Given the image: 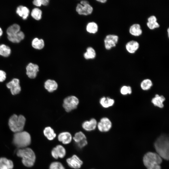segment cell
Segmentation results:
<instances>
[{
  "label": "cell",
  "instance_id": "cell-26",
  "mask_svg": "<svg viewBox=\"0 0 169 169\" xmlns=\"http://www.w3.org/2000/svg\"><path fill=\"white\" fill-rule=\"evenodd\" d=\"M96 55L95 49L91 47L87 48L86 52L84 54V56L86 59H94Z\"/></svg>",
  "mask_w": 169,
  "mask_h": 169
},
{
  "label": "cell",
  "instance_id": "cell-31",
  "mask_svg": "<svg viewBox=\"0 0 169 169\" xmlns=\"http://www.w3.org/2000/svg\"><path fill=\"white\" fill-rule=\"evenodd\" d=\"M11 53V49L4 44L0 45V55L5 57L8 56Z\"/></svg>",
  "mask_w": 169,
  "mask_h": 169
},
{
  "label": "cell",
  "instance_id": "cell-21",
  "mask_svg": "<svg viewBox=\"0 0 169 169\" xmlns=\"http://www.w3.org/2000/svg\"><path fill=\"white\" fill-rule=\"evenodd\" d=\"M99 102L101 106L104 108H108L112 106L114 104L113 99L108 97H103L100 100Z\"/></svg>",
  "mask_w": 169,
  "mask_h": 169
},
{
  "label": "cell",
  "instance_id": "cell-35",
  "mask_svg": "<svg viewBox=\"0 0 169 169\" xmlns=\"http://www.w3.org/2000/svg\"><path fill=\"white\" fill-rule=\"evenodd\" d=\"M147 26L151 30H153L155 28H158L160 27V25L157 22L153 23H151L147 22Z\"/></svg>",
  "mask_w": 169,
  "mask_h": 169
},
{
  "label": "cell",
  "instance_id": "cell-41",
  "mask_svg": "<svg viewBox=\"0 0 169 169\" xmlns=\"http://www.w3.org/2000/svg\"><path fill=\"white\" fill-rule=\"evenodd\" d=\"M97 1L99 2H100L102 3H104L107 2V0H97Z\"/></svg>",
  "mask_w": 169,
  "mask_h": 169
},
{
  "label": "cell",
  "instance_id": "cell-6",
  "mask_svg": "<svg viewBox=\"0 0 169 169\" xmlns=\"http://www.w3.org/2000/svg\"><path fill=\"white\" fill-rule=\"evenodd\" d=\"M79 103V99L76 96L70 95L64 99L62 106L66 112H69L76 109Z\"/></svg>",
  "mask_w": 169,
  "mask_h": 169
},
{
  "label": "cell",
  "instance_id": "cell-28",
  "mask_svg": "<svg viewBox=\"0 0 169 169\" xmlns=\"http://www.w3.org/2000/svg\"><path fill=\"white\" fill-rule=\"evenodd\" d=\"M86 30L87 32L90 33L95 34L98 30V26L97 24L94 22L88 23L86 27Z\"/></svg>",
  "mask_w": 169,
  "mask_h": 169
},
{
  "label": "cell",
  "instance_id": "cell-40",
  "mask_svg": "<svg viewBox=\"0 0 169 169\" xmlns=\"http://www.w3.org/2000/svg\"><path fill=\"white\" fill-rule=\"evenodd\" d=\"M89 3V2L87 1H80V4L82 5H84Z\"/></svg>",
  "mask_w": 169,
  "mask_h": 169
},
{
  "label": "cell",
  "instance_id": "cell-20",
  "mask_svg": "<svg viewBox=\"0 0 169 169\" xmlns=\"http://www.w3.org/2000/svg\"><path fill=\"white\" fill-rule=\"evenodd\" d=\"M13 167V161L5 157L0 158V169H12Z\"/></svg>",
  "mask_w": 169,
  "mask_h": 169
},
{
  "label": "cell",
  "instance_id": "cell-32",
  "mask_svg": "<svg viewBox=\"0 0 169 169\" xmlns=\"http://www.w3.org/2000/svg\"><path fill=\"white\" fill-rule=\"evenodd\" d=\"M42 12L38 8H35L33 9L31 13L32 16L36 20H40L42 17Z\"/></svg>",
  "mask_w": 169,
  "mask_h": 169
},
{
  "label": "cell",
  "instance_id": "cell-34",
  "mask_svg": "<svg viewBox=\"0 0 169 169\" xmlns=\"http://www.w3.org/2000/svg\"><path fill=\"white\" fill-rule=\"evenodd\" d=\"M121 94L124 95L131 94L132 93V89L130 86L124 85L120 89Z\"/></svg>",
  "mask_w": 169,
  "mask_h": 169
},
{
  "label": "cell",
  "instance_id": "cell-42",
  "mask_svg": "<svg viewBox=\"0 0 169 169\" xmlns=\"http://www.w3.org/2000/svg\"><path fill=\"white\" fill-rule=\"evenodd\" d=\"M3 34V31L2 29L0 28V37L2 36Z\"/></svg>",
  "mask_w": 169,
  "mask_h": 169
},
{
  "label": "cell",
  "instance_id": "cell-10",
  "mask_svg": "<svg viewBox=\"0 0 169 169\" xmlns=\"http://www.w3.org/2000/svg\"><path fill=\"white\" fill-rule=\"evenodd\" d=\"M68 165L74 169H79L82 165V161L77 155H74L66 159Z\"/></svg>",
  "mask_w": 169,
  "mask_h": 169
},
{
  "label": "cell",
  "instance_id": "cell-11",
  "mask_svg": "<svg viewBox=\"0 0 169 169\" xmlns=\"http://www.w3.org/2000/svg\"><path fill=\"white\" fill-rule=\"evenodd\" d=\"M76 10L79 15H88L92 13L93 8L89 3L84 5L79 3L77 5Z\"/></svg>",
  "mask_w": 169,
  "mask_h": 169
},
{
  "label": "cell",
  "instance_id": "cell-4",
  "mask_svg": "<svg viewBox=\"0 0 169 169\" xmlns=\"http://www.w3.org/2000/svg\"><path fill=\"white\" fill-rule=\"evenodd\" d=\"M31 142L30 135L26 131L15 133L14 135L13 143L14 145L20 149L26 147Z\"/></svg>",
  "mask_w": 169,
  "mask_h": 169
},
{
  "label": "cell",
  "instance_id": "cell-3",
  "mask_svg": "<svg viewBox=\"0 0 169 169\" xmlns=\"http://www.w3.org/2000/svg\"><path fill=\"white\" fill-rule=\"evenodd\" d=\"M17 155L22 158V162L26 166L30 167L33 165L36 156L31 149L28 147L19 149L17 151Z\"/></svg>",
  "mask_w": 169,
  "mask_h": 169
},
{
  "label": "cell",
  "instance_id": "cell-19",
  "mask_svg": "<svg viewBox=\"0 0 169 169\" xmlns=\"http://www.w3.org/2000/svg\"><path fill=\"white\" fill-rule=\"evenodd\" d=\"M139 44L136 41L131 40L127 42L125 45L126 50L130 53H134L139 48Z\"/></svg>",
  "mask_w": 169,
  "mask_h": 169
},
{
  "label": "cell",
  "instance_id": "cell-18",
  "mask_svg": "<svg viewBox=\"0 0 169 169\" xmlns=\"http://www.w3.org/2000/svg\"><path fill=\"white\" fill-rule=\"evenodd\" d=\"M165 100V98L163 95L156 94L152 99L151 102L155 106L162 108L164 107L163 102Z\"/></svg>",
  "mask_w": 169,
  "mask_h": 169
},
{
  "label": "cell",
  "instance_id": "cell-2",
  "mask_svg": "<svg viewBox=\"0 0 169 169\" xmlns=\"http://www.w3.org/2000/svg\"><path fill=\"white\" fill-rule=\"evenodd\" d=\"M143 163L147 169H161L162 158L157 153L149 152L144 156Z\"/></svg>",
  "mask_w": 169,
  "mask_h": 169
},
{
  "label": "cell",
  "instance_id": "cell-39",
  "mask_svg": "<svg viewBox=\"0 0 169 169\" xmlns=\"http://www.w3.org/2000/svg\"><path fill=\"white\" fill-rule=\"evenodd\" d=\"M42 5L44 6L47 5L49 3V1L48 0H41Z\"/></svg>",
  "mask_w": 169,
  "mask_h": 169
},
{
  "label": "cell",
  "instance_id": "cell-9",
  "mask_svg": "<svg viewBox=\"0 0 169 169\" xmlns=\"http://www.w3.org/2000/svg\"><path fill=\"white\" fill-rule=\"evenodd\" d=\"M119 37L116 35L109 34L105 37L104 40L105 47L107 50L110 49L115 47L118 41Z\"/></svg>",
  "mask_w": 169,
  "mask_h": 169
},
{
  "label": "cell",
  "instance_id": "cell-12",
  "mask_svg": "<svg viewBox=\"0 0 169 169\" xmlns=\"http://www.w3.org/2000/svg\"><path fill=\"white\" fill-rule=\"evenodd\" d=\"M6 86L8 88L10 89L13 95H14L19 93L21 90L19 85V80L18 79H13L12 81L8 83Z\"/></svg>",
  "mask_w": 169,
  "mask_h": 169
},
{
  "label": "cell",
  "instance_id": "cell-24",
  "mask_svg": "<svg viewBox=\"0 0 169 169\" xmlns=\"http://www.w3.org/2000/svg\"><path fill=\"white\" fill-rule=\"evenodd\" d=\"M44 136L50 141L53 140L56 137V134L53 129L50 126L46 127L43 131Z\"/></svg>",
  "mask_w": 169,
  "mask_h": 169
},
{
  "label": "cell",
  "instance_id": "cell-37",
  "mask_svg": "<svg viewBox=\"0 0 169 169\" xmlns=\"http://www.w3.org/2000/svg\"><path fill=\"white\" fill-rule=\"evenodd\" d=\"M148 22L153 23L157 22L156 18L154 15H152L149 17L148 18Z\"/></svg>",
  "mask_w": 169,
  "mask_h": 169
},
{
  "label": "cell",
  "instance_id": "cell-1",
  "mask_svg": "<svg viewBox=\"0 0 169 169\" xmlns=\"http://www.w3.org/2000/svg\"><path fill=\"white\" fill-rule=\"evenodd\" d=\"M157 153L162 158L168 160L169 158V141L168 136L162 135L159 136L154 143Z\"/></svg>",
  "mask_w": 169,
  "mask_h": 169
},
{
  "label": "cell",
  "instance_id": "cell-14",
  "mask_svg": "<svg viewBox=\"0 0 169 169\" xmlns=\"http://www.w3.org/2000/svg\"><path fill=\"white\" fill-rule=\"evenodd\" d=\"M26 69V74L28 77L30 79H34L39 71V67L36 64L30 63L27 66Z\"/></svg>",
  "mask_w": 169,
  "mask_h": 169
},
{
  "label": "cell",
  "instance_id": "cell-30",
  "mask_svg": "<svg viewBox=\"0 0 169 169\" xmlns=\"http://www.w3.org/2000/svg\"><path fill=\"white\" fill-rule=\"evenodd\" d=\"M152 85V82L149 79H146L142 81L140 86L141 89L144 90H149Z\"/></svg>",
  "mask_w": 169,
  "mask_h": 169
},
{
  "label": "cell",
  "instance_id": "cell-13",
  "mask_svg": "<svg viewBox=\"0 0 169 169\" xmlns=\"http://www.w3.org/2000/svg\"><path fill=\"white\" fill-rule=\"evenodd\" d=\"M52 157L55 159L64 158L66 155V151L62 146L59 145L53 148L51 151Z\"/></svg>",
  "mask_w": 169,
  "mask_h": 169
},
{
  "label": "cell",
  "instance_id": "cell-25",
  "mask_svg": "<svg viewBox=\"0 0 169 169\" xmlns=\"http://www.w3.org/2000/svg\"><path fill=\"white\" fill-rule=\"evenodd\" d=\"M17 13L23 19H26L28 16L29 10L26 7L22 6L18 7L16 10Z\"/></svg>",
  "mask_w": 169,
  "mask_h": 169
},
{
  "label": "cell",
  "instance_id": "cell-33",
  "mask_svg": "<svg viewBox=\"0 0 169 169\" xmlns=\"http://www.w3.org/2000/svg\"><path fill=\"white\" fill-rule=\"evenodd\" d=\"M49 169H65L60 162L54 161L52 162L49 166Z\"/></svg>",
  "mask_w": 169,
  "mask_h": 169
},
{
  "label": "cell",
  "instance_id": "cell-22",
  "mask_svg": "<svg viewBox=\"0 0 169 169\" xmlns=\"http://www.w3.org/2000/svg\"><path fill=\"white\" fill-rule=\"evenodd\" d=\"M130 33L135 36H139L142 33V30L139 24L135 23L132 25L129 28Z\"/></svg>",
  "mask_w": 169,
  "mask_h": 169
},
{
  "label": "cell",
  "instance_id": "cell-29",
  "mask_svg": "<svg viewBox=\"0 0 169 169\" xmlns=\"http://www.w3.org/2000/svg\"><path fill=\"white\" fill-rule=\"evenodd\" d=\"M20 26L16 24H13L9 27L7 29V33L8 36L16 33L20 31Z\"/></svg>",
  "mask_w": 169,
  "mask_h": 169
},
{
  "label": "cell",
  "instance_id": "cell-43",
  "mask_svg": "<svg viewBox=\"0 0 169 169\" xmlns=\"http://www.w3.org/2000/svg\"><path fill=\"white\" fill-rule=\"evenodd\" d=\"M169 28H168V29H167V32H168V37H169Z\"/></svg>",
  "mask_w": 169,
  "mask_h": 169
},
{
  "label": "cell",
  "instance_id": "cell-15",
  "mask_svg": "<svg viewBox=\"0 0 169 169\" xmlns=\"http://www.w3.org/2000/svg\"><path fill=\"white\" fill-rule=\"evenodd\" d=\"M97 124L96 120L94 118H92L89 120L84 121L82 123V126L85 131H90L95 130L97 126Z\"/></svg>",
  "mask_w": 169,
  "mask_h": 169
},
{
  "label": "cell",
  "instance_id": "cell-5",
  "mask_svg": "<svg viewBox=\"0 0 169 169\" xmlns=\"http://www.w3.org/2000/svg\"><path fill=\"white\" fill-rule=\"evenodd\" d=\"M26 119L22 115L18 116L13 114L10 118L8 125L11 130L14 133L22 131L25 124Z\"/></svg>",
  "mask_w": 169,
  "mask_h": 169
},
{
  "label": "cell",
  "instance_id": "cell-27",
  "mask_svg": "<svg viewBox=\"0 0 169 169\" xmlns=\"http://www.w3.org/2000/svg\"><path fill=\"white\" fill-rule=\"evenodd\" d=\"M32 44L33 48L36 49H41L44 47V43L43 39L35 38L32 41Z\"/></svg>",
  "mask_w": 169,
  "mask_h": 169
},
{
  "label": "cell",
  "instance_id": "cell-7",
  "mask_svg": "<svg viewBox=\"0 0 169 169\" xmlns=\"http://www.w3.org/2000/svg\"><path fill=\"white\" fill-rule=\"evenodd\" d=\"M73 139L77 146L79 148L84 147L88 143L85 135L81 131L77 132L75 134Z\"/></svg>",
  "mask_w": 169,
  "mask_h": 169
},
{
  "label": "cell",
  "instance_id": "cell-23",
  "mask_svg": "<svg viewBox=\"0 0 169 169\" xmlns=\"http://www.w3.org/2000/svg\"><path fill=\"white\" fill-rule=\"evenodd\" d=\"M24 37V33L20 31L18 33L12 35L8 36V38L10 41L14 43H18Z\"/></svg>",
  "mask_w": 169,
  "mask_h": 169
},
{
  "label": "cell",
  "instance_id": "cell-8",
  "mask_svg": "<svg viewBox=\"0 0 169 169\" xmlns=\"http://www.w3.org/2000/svg\"><path fill=\"white\" fill-rule=\"evenodd\" d=\"M112 124L111 121L107 117L101 118L97 123V127L99 130L101 132H106L111 128Z\"/></svg>",
  "mask_w": 169,
  "mask_h": 169
},
{
  "label": "cell",
  "instance_id": "cell-38",
  "mask_svg": "<svg viewBox=\"0 0 169 169\" xmlns=\"http://www.w3.org/2000/svg\"><path fill=\"white\" fill-rule=\"evenodd\" d=\"M33 4L38 7H40L42 5L41 0H34L33 2Z\"/></svg>",
  "mask_w": 169,
  "mask_h": 169
},
{
  "label": "cell",
  "instance_id": "cell-16",
  "mask_svg": "<svg viewBox=\"0 0 169 169\" xmlns=\"http://www.w3.org/2000/svg\"><path fill=\"white\" fill-rule=\"evenodd\" d=\"M44 87L48 92L52 93L57 89L58 84L55 80L49 79L47 80L44 82Z\"/></svg>",
  "mask_w": 169,
  "mask_h": 169
},
{
  "label": "cell",
  "instance_id": "cell-36",
  "mask_svg": "<svg viewBox=\"0 0 169 169\" xmlns=\"http://www.w3.org/2000/svg\"><path fill=\"white\" fill-rule=\"evenodd\" d=\"M6 78L5 72L2 70H0V82L3 81Z\"/></svg>",
  "mask_w": 169,
  "mask_h": 169
},
{
  "label": "cell",
  "instance_id": "cell-17",
  "mask_svg": "<svg viewBox=\"0 0 169 169\" xmlns=\"http://www.w3.org/2000/svg\"><path fill=\"white\" fill-rule=\"evenodd\" d=\"M72 138L70 133L67 131L61 132L58 136L59 141L64 144H68L70 143L72 141Z\"/></svg>",
  "mask_w": 169,
  "mask_h": 169
}]
</instances>
